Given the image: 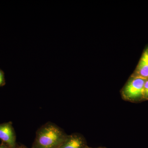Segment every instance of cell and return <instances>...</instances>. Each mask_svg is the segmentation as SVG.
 Wrapping results in <instances>:
<instances>
[{
    "label": "cell",
    "mask_w": 148,
    "mask_h": 148,
    "mask_svg": "<svg viewBox=\"0 0 148 148\" xmlns=\"http://www.w3.org/2000/svg\"><path fill=\"white\" fill-rule=\"evenodd\" d=\"M68 135L56 124L48 122L37 130L32 148H58Z\"/></svg>",
    "instance_id": "cell-1"
},
{
    "label": "cell",
    "mask_w": 148,
    "mask_h": 148,
    "mask_svg": "<svg viewBox=\"0 0 148 148\" xmlns=\"http://www.w3.org/2000/svg\"><path fill=\"white\" fill-rule=\"evenodd\" d=\"M147 79L132 75L122 90L121 95L125 101L139 103L144 101V87Z\"/></svg>",
    "instance_id": "cell-2"
},
{
    "label": "cell",
    "mask_w": 148,
    "mask_h": 148,
    "mask_svg": "<svg viewBox=\"0 0 148 148\" xmlns=\"http://www.w3.org/2000/svg\"><path fill=\"white\" fill-rule=\"evenodd\" d=\"M0 139L9 148H17L16 136L11 122L0 124Z\"/></svg>",
    "instance_id": "cell-3"
},
{
    "label": "cell",
    "mask_w": 148,
    "mask_h": 148,
    "mask_svg": "<svg viewBox=\"0 0 148 148\" xmlns=\"http://www.w3.org/2000/svg\"><path fill=\"white\" fill-rule=\"evenodd\" d=\"M87 147L84 137L76 133L68 135L58 148H86Z\"/></svg>",
    "instance_id": "cell-4"
},
{
    "label": "cell",
    "mask_w": 148,
    "mask_h": 148,
    "mask_svg": "<svg viewBox=\"0 0 148 148\" xmlns=\"http://www.w3.org/2000/svg\"><path fill=\"white\" fill-rule=\"evenodd\" d=\"M132 75L148 79V47L143 51L138 66Z\"/></svg>",
    "instance_id": "cell-5"
},
{
    "label": "cell",
    "mask_w": 148,
    "mask_h": 148,
    "mask_svg": "<svg viewBox=\"0 0 148 148\" xmlns=\"http://www.w3.org/2000/svg\"><path fill=\"white\" fill-rule=\"evenodd\" d=\"M143 95L144 101H148V79L146 80L144 85Z\"/></svg>",
    "instance_id": "cell-6"
},
{
    "label": "cell",
    "mask_w": 148,
    "mask_h": 148,
    "mask_svg": "<svg viewBox=\"0 0 148 148\" xmlns=\"http://www.w3.org/2000/svg\"><path fill=\"white\" fill-rule=\"evenodd\" d=\"M5 84L4 73L1 69H0V87L3 86Z\"/></svg>",
    "instance_id": "cell-7"
},
{
    "label": "cell",
    "mask_w": 148,
    "mask_h": 148,
    "mask_svg": "<svg viewBox=\"0 0 148 148\" xmlns=\"http://www.w3.org/2000/svg\"><path fill=\"white\" fill-rule=\"evenodd\" d=\"M0 148H9L8 146L7 145H6L4 143H2L0 145Z\"/></svg>",
    "instance_id": "cell-8"
},
{
    "label": "cell",
    "mask_w": 148,
    "mask_h": 148,
    "mask_svg": "<svg viewBox=\"0 0 148 148\" xmlns=\"http://www.w3.org/2000/svg\"><path fill=\"white\" fill-rule=\"evenodd\" d=\"M17 148H27V147H25V146L22 145L21 146H18L17 147Z\"/></svg>",
    "instance_id": "cell-9"
},
{
    "label": "cell",
    "mask_w": 148,
    "mask_h": 148,
    "mask_svg": "<svg viewBox=\"0 0 148 148\" xmlns=\"http://www.w3.org/2000/svg\"><path fill=\"white\" fill-rule=\"evenodd\" d=\"M86 148H106V147H98V148H92V147H88Z\"/></svg>",
    "instance_id": "cell-10"
},
{
    "label": "cell",
    "mask_w": 148,
    "mask_h": 148,
    "mask_svg": "<svg viewBox=\"0 0 148 148\" xmlns=\"http://www.w3.org/2000/svg\"></svg>",
    "instance_id": "cell-11"
}]
</instances>
